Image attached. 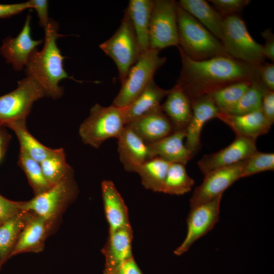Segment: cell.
Returning <instances> with one entry per match:
<instances>
[{"label": "cell", "mask_w": 274, "mask_h": 274, "mask_svg": "<svg viewBox=\"0 0 274 274\" xmlns=\"http://www.w3.org/2000/svg\"><path fill=\"white\" fill-rule=\"evenodd\" d=\"M182 67L176 84L190 100L208 95L230 84L259 79V66H253L228 55L215 56L203 60L188 57L177 46Z\"/></svg>", "instance_id": "obj_1"}, {"label": "cell", "mask_w": 274, "mask_h": 274, "mask_svg": "<svg viewBox=\"0 0 274 274\" xmlns=\"http://www.w3.org/2000/svg\"><path fill=\"white\" fill-rule=\"evenodd\" d=\"M45 29V40L43 49H35L30 54L25 66L27 76H30L43 87L46 96L53 99L60 97L63 93L60 81L69 78L78 82L70 76L64 68L63 56L57 46V39L63 35L59 34L58 24L50 19Z\"/></svg>", "instance_id": "obj_2"}, {"label": "cell", "mask_w": 274, "mask_h": 274, "mask_svg": "<svg viewBox=\"0 0 274 274\" xmlns=\"http://www.w3.org/2000/svg\"><path fill=\"white\" fill-rule=\"evenodd\" d=\"M177 18L178 46L188 57L199 61L228 55L221 41L178 4Z\"/></svg>", "instance_id": "obj_3"}, {"label": "cell", "mask_w": 274, "mask_h": 274, "mask_svg": "<svg viewBox=\"0 0 274 274\" xmlns=\"http://www.w3.org/2000/svg\"><path fill=\"white\" fill-rule=\"evenodd\" d=\"M78 188L74 172L49 189L28 201H20L22 210L30 211L47 220L55 228L67 207L76 199Z\"/></svg>", "instance_id": "obj_4"}, {"label": "cell", "mask_w": 274, "mask_h": 274, "mask_svg": "<svg viewBox=\"0 0 274 274\" xmlns=\"http://www.w3.org/2000/svg\"><path fill=\"white\" fill-rule=\"evenodd\" d=\"M221 42L226 53L234 59L253 66L264 62L262 45L253 38L239 14L224 17Z\"/></svg>", "instance_id": "obj_5"}, {"label": "cell", "mask_w": 274, "mask_h": 274, "mask_svg": "<svg viewBox=\"0 0 274 274\" xmlns=\"http://www.w3.org/2000/svg\"><path fill=\"white\" fill-rule=\"evenodd\" d=\"M125 126L123 108L96 103L80 125L79 134L85 144L97 149L107 140L117 139Z\"/></svg>", "instance_id": "obj_6"}, {"label": "cell", "mask_w": 274, "mask_h": 274, "mask_svg": "<svg viewBox=\"0 0 274 274\" xmlns=\"http://www.w3.org/2000/svg\"><path fill=\"white\" fill-rule=\"evenodd\" d=\"M159 51L150 48L142 53L130 67L112 105L124 108L131 103L146 88L156 71L166 58L160 56Z\"/></svg>", "instance_id": "obj_7"}, {"label": "cell", "mask_w": 274, "mask_h": 274, "mask_svg": "<svg viewBox=\"0 0 274 274\" xmlns=\"http://www.w3.org/2000/svg\"><path fill=\"white\" fill-rule=\"evenodd\" d=\"M99 48L115 62L122 83L141 55L133 27L125 10L118 29L111 37L99 45Z\"/></svg>", "instance_id": "obj_8"}, {"label": "cell", "mask_w": 274, "mask_h": 274, "mask_svg": "<svg viewBox=\"0 0 274 274\" xmlns=\"http://www.w3.org/2000/svg\"><path fill=\"white\" fill-rule=\"evenodd\" d=\"M45 96L43 87L30 76L19 80L15 90L0 96V124L26 120L33 104Z\"/></svg>", "instance_id": "obj_9"}, {"label": "cell", "mask_w": 274, "mask_h": 274, "mask_svg": "<svg viewBox=\"0 0 274 274\" xmlns=\"http://www.w3.org/2000/svg\"><path fill=\"white\" fill-rule=\"evenodd\" d=\"M177 2L173 0H154L150 27V48L160 51L178 46Z\"/></svg>", "instance_id": "obj_10"}, {"label": "cell", "mask_w": 274, "mask_h": 274, "mask_svg": "<svg viewBox=\"0 0 274 274\" xmlns=\"http://www.w3.org/2000/svg\"><path fill=\"white\" fill-rule=\"evenodd\" d=\"M221 195L212 200L191 208L187 218L186 236L174 251L180 256L188 251L198 239L211 230L219 221Z\"/></svg>", "instance_id": "obj_11"}, {"label": "cell", "mask_w": 274, "mask_h": 274, "mask_svg": "<svg viewBox=\"0 0 274 274\" xmlns=\"http://www.w3.org/2000/svg\"><path fill=\"white\" fill-rule=\"evenodd\" d=\"M245 160L214 169L204 175L202 182L195 188L190 199V208L223 195L225 190L242 178Z\"/></svg>", "instance_id": "obj_12"}, {"label": "cell", "mask_w": 274, "mask_h": 274, "mask_svg": "<svg viewBox=\"0 0 274 274\" xmlns=\"http://www.w3.org/2000/svg\"><path fill=\"white\" fill-rule=\"evenodd\" d=\"M256 140L236 136L234 141L220 151L203 155L198 166L203 175L214 169L232 165L249 158L257 151Z\"/></svg>", "instance_id": "obj_13"}, {"label": "cell", "mask_w": 274, "mask_h": 274, "mask_svg": "<svg viewBox=\"0 0 274 274\" xmlns=\"http://www.w3.org/2000/svg\"><path fill=\"white\" fill-rule=\"evenodd\" d=\"M31 15L28 14L20 33L16 37L3 40L0 51L6 62L16 71L25 67L28 59L37 47L43 41L33 40L31 35Z\"/></svg>", "instance_id": "obj_14"}, {"label": "cell", "mask_w": 274, "mask_h": 274, "mask_svg": "<svg viewBox=\"0 0 274 274\" xmlns=\"http://www.w3.org/2000/svg\"><path fill=\"white\" fill-rule=\"evenodd\" d=\"M192 116L186 129L185 145L194 154L200 149V135L206 123L220 112L211 96L202 95L191 100Z\"/></svg>", "instance_id": "obj_15"}, {"label": "cell", "mask_w": 274, "mask_h": 274, "mask_svg": "<svg viewBox=\"0 0 274 274\" xmlns=\"http://www.w3.org/2000/svg\"><path fill=\"white\" fill-rule=\"evenodd\" d=\"M117 140L120 160L127 172L135 173L141 165L154 157L150 145L126 125Z\"/></svg>", "instance_id": "obj_16"}, {"label": "cell", "mask_w": 274, "mask_h": 274, "mask_svg": "<svg viewBox=\"0 0 274 274\" xmlns=\"http://www.w3.org/2000/svg\"><path fill=\"white\" fill-rule=\"evenodd\" d=\"M54 229L47 220L33 213L21 232L10 257L24 253L42 252L47 237Z\"/></svg>", "instance_id": "obj_17"}, {"label": "cell", "mask_w": 274, "mask_h": 274, "mask_svg": "<svg viewBox=\"0 0 274 274\" xmlns=\"http://www.w3.org/2000/svg\"><path fill=\"white\" fill-rule=\"evenodd\" d=\"M129 127L148 144L154 143L173 133V125L161 108L131 121Z\"/></svg>", "instance_id": "obj_18"}, {"label": "cell", "mask_w": 274, "mask_h": 274, "mask_svg": "<svg viewBox=\"0 0 274 274\" xmlns=\"http://www.w3.org/2000/svg\"><path fill=\"white\" fill-rule=\"evenodd\" d=\"M217 118L228 125L236 136L255 140L268 133L272 126L261 109L243 115H232L220 112Z\"/></svg>", "instance_id": "obj_19"}, {"label": "cell", "mask_w": 274, "mask_h": 274, "mask_svg": "<svg viewBox=\"0 0 274 274\" xmlns=\"http://www.w3.org/2000/svg\"><path fill=\"white\" fill-rule=\"evenodd\" d=\"M101 190L109 233L131 227L127 208L114 183L110 180H104L101 184Z\"/></svg>", "instance_id": "obj_20"}, {"label": "cell", "mask_w": 274, "mask_h": 274, "mask_svg": "<svg viewBox=\"0 0 274 274\" xmlns=\"http://www.w3.org/2000/svg\"><path fill=\"white\" fill-rule=\"evenodd\" d=\"M162 111L170 120L174 131L186 130L192 116L190 98L177 84L168 90Z\"/></svg>", "instance_id": "obj_21"}, {"label": "cell", "mask_w": 274, "mask_h": 274, "mask_svg": "<svg viewBox=\"0 0 274 274\" xmlns=\"http://www.w3.org/2000/svg\"><path fill=\"white\" fill-rule=\"evenodd\" d=\"M131 227L124 228L109 232L101 250L105 257V268H111L133 256Z\"/></svg>", "instance_id": "obj_22"}, {"label": "cell", "mask_w": 274, "mask_h": 274, "mask_svg": "<svg viewBox=\"0 0 274 274\" xmlns=\"http://www.w3.org/2000/svg\"><path fill=\"white\" fill-rule=\"evenodd\" d=\"M185 130L175 131L159 141L149 144L153 155L170 163L186 165L195 154L185 146Z\"/></svg>", "instance_id": "obj_23"}, {"label": "cell", "mask_w": 274, "mask_h": 274, "mask_svg": "<svg viewBox=\"0 0 274 274\" xmlns=\"http://www.w3.org/2000/svg\"><path fill=\"white\" fill-rule=\"evenodd\" d=\"M168 90L158 86L154 80L128 106L123 108L125 125L131 121L151 111L161 108V101Z\"/></svg>", "instance_id": "obj_24"}, {"label": "cell", "mask_w": 274, "mask_h": 274, "mask_svg": "<svg viewBox=\"0 0 274 274\" xmlns=\"http://www.w3.org/2000/svg\"><path fill=\"white\" fill-rule=\"evenodd\" d=\"M154 1L130 0L126 9L138 42L141 54L150 49L149 27Z\"/></svg>", "instance_id": "obj_25"}, {"label": "cell", "mask_w": 274, "mask_h": 274, "mask_svg": "<svg viewBox=\"0 0 274 274\" xmlns=\"http://www.w3.org/2000/svg\"><path fill=\"white\" fill-rule=\"evenodd\" d=\"M178 5L221 41L224 18L204 0H180Z\"/></svg>", "instance_id": "obj_26"}, {"label": "cell", "mask_w": 274, "mask_h": 274, "mask_svg": "<svg viewBox=\"0 0 274 274\" xmlns=\"http://www.w3.org/2000/svg\"><path fill=\"white\" fill-rule=\"evenodd\" d=\"M32 214L23 210L0 225V258L3 264L10 258L21 232Z\"/></svg>", "instance_id": "obj_27"}, {"label": "cell", "mask_w": 274, "mask_h": 274, "mask_svg": "<svg viewBox=\"0 0 274 274\" xmlns=\"http://www.w3.org/2000/svg\"><path fill=\"white\" fill-rule=\"evenodd\" d=\"M16 134L20 145V149L29 157L40 163L53 154L57 149L45 146L28 131L26 120H20L10 123L6 125Z\"/></svg>", "instance_id": "obj_28"}, {"label": "cell", "mask_w": 274, "mask_h": 274, "mask_svg": "<svg viewBox=\"0 0 274 274\" xmlns=\"http://www.w3.org/2000/svg\"><path fill=\"white\" fill-rule=\"evenodd\" d=\"M170 163L154 157L141 165L135 172L143 186L154 192H162L166 174Z\"/></svg>", "instance_id": "obj_29"}, {"label": "cell", "mask_w": 274, "mask_h": 274, "mask_svg": "<svg viewBox=\"0 0 274 274\" xmlns=\"http://www.w3.org/2000/svg\"><path fill=\"white\" fill-rule=\"evenodd\" d=\"M252 81L236 82L219 88L209 95L221 112L228 113L237 104Z\"/></svg>", "instance_id": "obj_30"}, {"label": "cell", "mask_w": 274, "mask_h": 274, "mask_svg": "<svg viewBox=\"0 0 274 274\" xmlns=\"http://www.w3.org/2000/svg\"><path fill=\"white\" fill-rule=\"evenodd\" d=\"M185 165L180 163H170L164 181L162 193L180 195L191 190L194 181L188 175Z\"/></svg>", "instance_id": "obj_31"}, {"label": "cell", "mask_w": 274, "mask_h": 274, "mask_svg": "<svg viewBox=\"0 0 274 274\" xmlns=\"http://www.w3.org/2000/svg\"><path fill=\"white\" fill-rule=\"evenodd\" d=\"M40 164L45 178L51 186L74 172L66 161L63 148L57 149L53 154L41 161Z\"/></svg>", "instance_id": "obj_32"}, {"label": "cell", "mask_w": 274, "mask_h": 274, "mask_svg": "<svg viewBox=\"0 0 274 274\" xmlns=\"http://www.w3.org/2000/svg\"><path fill=\"white\" fill-rule=\"evenodd\" d=\"M18 164L24 171L35 195L44 192L51 187L44 176L40 163L21 149Z\"/></svg>", "instance_id": "obj_33"}, {"label": "cell", "mask_w": 274, "mask_h": 274, "mask_svg": "<svg viewBox=\"0 0 274 274\" xmlns=\"http://www.w3.org/2000/svg\"><path fill=\"white\" fill-rule=\"evenodd\" d=\"M266 89L259 79L253 80L235 106L226 113L243 115L261 109L262 97Z\"/></svg>", "instance_id": "obj_34"}, {"label": "cell", "mask_w": 274, "mask_h": 274, "mask_svg": "<svg viewBox=\"0 0 274 274\" xmlns=\"http://www.w3.org/2000/svg\"><path fill=\"white\" fill-rule=\"evenodd\" d=\"M273 169L274 154L257 151L245 160L242 178Z\"/></svg>", "instance_id": "obj_35"}, {"label": "cell", "mask_w": 274, "mask_h": 274, "mask_svg": "<svg viewBox=\"0 0 274 274\" xmlns=\"http://www.w3.org/2000/svg\"><path fill=\"white\" fill-rule=\"evenodd\" d=\"M215 9L224 18L239 14L251 2L250 0H210Z\"/></svg>", "instance_id": "obj_36"}, {"label": "cell", "mask_w": 274, "mask_h": 274, "mask_svg": "<svg viewBox=\"0 0 274 274\" xmlns=\"http://www.w3.org/2000/svg\"><path fill=\"white\" fill-rule=\"evenodd\" d=\"M22 211L20 201H12L0 195V225Z\"/></svg>", "instance_id": "obj_37"}, {"label": "cell", "mask_w": 274, "mask_h": 274, "mask_svg": "<svg viewBox=\"0 0 274 274\" xmlns=\"http://www.w3.org/2000/svg\"><path fill=\"white\" fill-rule=\"evenodd\" d=\"M103 274H143L133 256L111 268H104Z\"/></svg>", "instance_id": "obj_38"}, {"label": "cell", "mask_w": 274, "mask_h": 274, "mask_svg": "<svg viewBox=\"0 0 274 274\" xmlns=\"http://www.w3.org/2000/svg\"><path fill=\"white\" fill-rule=\"evenodd\" d=\"M259 79L264 87L274 91V64L263 63L259 66Z\"/></svg>", "instance_id": "obj_39"}, {"label": "cell", "mask_w": 274, "mask_h": 274, "mask_svg": "<svg viewBox=\"0 0 274 274\" xmlns=\"http://www.w3.org/2000/svg\"><path fill=\"white\" fill-rule=\"evenodd\" d=\"M261 110L269 123L274 122V91L266 89L262 99Z\"/></svg>", "instance_id": "obj_40"}, {"label": "cell", "mask_w": 274, "mask_h": 274, "mask_svg": "<svg viewBox=\"0 0 274 274\" xmlns=\"http://www.w3.org/2000/svg\"><path fill=\"white\" fill-rule=\"evenodd\" d=\"M31 8L34 9L39 18V23L43 28H45L50 19L48 17V2L46 0L29 1Z\"/></svg>", "instance_id": "obj_41"}, {"label": "cell", "mask_w": 274, "mask_h": 274, "mask_svg": "<svg viewBox=\"0 0 274 274\" xmlns=\"http://www.w3.org/2000/svg\"><path fill=\"white\" fill-rule=\"evenodd\" d=\"M31 8L29 1L16 4H0V18H8Z\"/></svg>", "instance_id": "obj_42"}, {"label": "cell", "mask_w": 274, "mask_h": 274, "mask_svg": "<svg viewBox=\"0 0 274 274\" xmlns=\"http://www.w3.org/2000/svg\"><path fill=\"white\" fill-rule=\"evenodd\" d=\"M261 36L264 40L262 45L265 58H268L271 61H274V35L270 28L261 32Z\"/></svg>", "instance_id": "obj_43"}, {"label": "cell", "mask_w": 274, "mask_h": 274, "mask_svg": "<svg viewBox=\"0 0 274 274\" xmlns=\"http://www.w3.org/2000/svg\"><path fill=\"white\" fill-rule=\"evenodd\" d=\"M3 126L0 124V160L6 152L11 138L10 135Z\"/></svg>", "instance_id": "obj_44"}, {"label": "cell", "mask_w": 274, "mask_h": 274, "mask_svg": "<svg viewBox=\"0 0 274 274\" xmlns=\"http://www.w3.org/2000/svg\"><path fill=\"white\" fill-rule=\"evenodd\" d=\"M3 264L2 263V261L1 260V258H0V269H1V268Z\"/></svg>", "instance_id": "obj_45"}]
</instances>
